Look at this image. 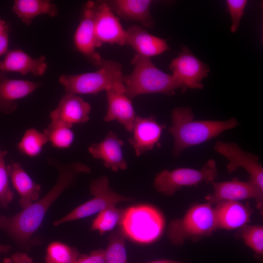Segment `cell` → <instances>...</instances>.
I'll return each instance as SVG.
<instances>
[{
  "label": "cell",
  "instance_id": "cell-1",
  "mask_svg": "<svg viewBox=\"0 0 263 263\" xmlns=\"http://www.w3.org/2000/svg\"><path fill=\"white\" fill-rule=\"evenodd\" d=\"M50 163L58 172L56 181L52 188L19 212L12 216H0V229L8 234L21 248L29 250L35 242L32 239L41 225L49 208L68 188L75 183L79 174L88 173L91 169L79 162L64 164L52 159Z\"/></svg>",
  "mask_w": 263,
  "mask_h": 263
},
{
  "label": "cell",
  "instance_id": "cell-2",
  "mask_svg": "<svg viewBox=\"0 0 263 263\" xmlns=\"http://www.w3.org/2000/svg\"><path fill=\"white\" fill-rule=\"evenodd\" d=\"M188 107H177L171 112V125L169 131L174 139L172 154L177 157L186 149L219 136L238 125L237 119L226 120H194Z\"/></svg>",
  "mask_w": 263,
  "mask_h": 263
},
{
  "label": "cell",
  "instance_id": "cell-3",
  "mask_svg": "<svg viewBox=\"0 0 263 263\" xmlns=\"http://www.w3.org/2000/svg\"><path fill=\"white\" fill-rule=\"evenodd\" d=\"M131 62L133 69L130 74L124 76L123 79L125 94L130 99L148 94L171 95L179 89L183 91L181 83L172 75L160 70L150 58L135 54Z\"/></svg>",
  "mask_w": 263,
  "mask_h": 263
},
{
  "label": "cell",
  "instance_id": "cell-4",
  "mask_svg": "<svg viewBox=\"0 0 263 263\" xmlns=\"http://www.w3.org/2000/svg\"><path fill=\"white\" fill-rule=\"evenodd\" d=\"M119 225L125 237L135 243L149 244L161 237L165 220L155 207L139 205L124 209Z\"/></svg>",
  "mask_w": 263,
  "mask_h": 263
},
{
  "label": "cell",
  "instance_id": "cell-5",
  "mask_svg": "<svg viewBox=\"0 0 263 263\" xmlns=\"http://www.w3.org/2000/svg\"><path fill=\"white\" fill-rule=\"evenodd\" d=\"M216 229L214 207L207 202L192 206L182 217L172 220L167 234L172 244L181 245L187 240L210 236Z\"/></svg>",
  "mask_w": 263,
  "mask_h": 263
},
{
  "label": "cell",
  "instance_id": "cell-6",
  "mask_svg": "<svg viewBox=\"0 0 263 263\" xmlns=\"http://www.w3.org/2000/svg\"><path fill=\"white\" fill-rule=\"evenodd\" d=\"M94 72L77 75H62L58 81L66 93L95 94L119 82H123L124 75L122 65L112 60H104Z\"/></svg>",
  "mask_w": 263,
  "mask_h": 263
},
{
  "label": "cell",
  "instance_id": "cell-7",
  "mask_svg": "<svg viewBox=\"0 0 263 263\" xmlns=\"http://www.w3.org/2000/svg\"><path fill=\"white\" fill-rule=\"evenodd\" d=\"M218 174L216 161L211 159L199 169L186 168L164 169L156 175L153 187L158 192L170 196L183 187L196 186L204 182L211 183Z\"/></svg>",
  "mask_w": 263,
  "mask_h": 263
},
{
  "label": "cell",
  "instance_id": "cell-8",
  "mask_svg": "<svg viewBox=\"0 0 263 263\" xmlns=\"http://www.w3.org/2000/svg\"><path fill=\"white\" fill-rule=\"evenodd\" d=\"M90 192L94 197L81 204L62 218L55 221L57 226L67 222L80 219L99 213L122 202H132L133 198L123 196L112 189L109 180L105 175L93 179L90 185Z\"/></svg>",
  "mask_w": 263,
  "mask_h": 263
},
{
  "label": "cell",
  "instance_id": "cell-9",
  "mask_svg": "<svg viewBox=\"0 0 263 263\" xmlns=\"http://www.w3.org/2000/svg\"><path fill=\"white\" fill-rule=\"evenodd\" d=\"M214 149L228 161L226 168L228 173L241 168L248 173L249 179L263 190V168L257 155L244 150L233 142L217 141Z\"/></svg>",
  "mask_w": 263,
  "mask_h": 263
},
{
  "label": "cell",
  "instance_id": "cell-10",
  "mask_svg": "<svg viewBox=\"0 0 263 263\" xmlns=\"http://www.w3.org/2000/svg\"><path fill=\"white\" fill-rule=\"evenodd\" d=\"M169 68L172 75L182 85L183 92L188 88H203L202 81L210 71L208 66L194 56L187 46H182L181 52L172 60Z\"/></svg>",
  "mask_w": 263,
  "mask_h": 263
},
{
  "label": "cell",
  "instance_id": "cell-11",
  "mask_svg": "<svg viewBox=\"0 0 263 263\" xmlns=\"http://www.w3.org/2000/svg\"><path fill=\"white\" fill-rule=\"evenodd\" d=\"M213 192L206 200L213 204L222 201H238L253 199L259 209L263 207V190L249 179L242 181L237 178L224 182H212Z\"/></svg>",
  "mask_w": 263,
  "mask_h": 263
},
{
  "label": "cell",
  "instance_id": "cell-12",
  "mask_svg": "<svg viewBox=\"0 0 263 263\" xmlns=\"http://www.w3.org/2000/svg\"><path fill=\"white\" fill-rule=\"evenodd\" d=\"M94 26L99 47L103 43L127 45L126 30L105 1L95 2Z\"/></svg>",
  "mask_w": 263,
  "mask_h": 263
},
{
  "label": "cell",
  "instance_id": "cell-13",
  "mask_svg": "<svg viewBox=\"0 0 263 263\" xmlns=\"http://www.w3.org/2000/svg\"><path fill=\"white\" fill-rule=\"evenodd\" d=\"M95 2L89 0L85 4L81 20L74 35V42L76 49L94 64L99 66L104 59L96 51V40L94 17Z\"/></svg>",
  "mask_w": 263,
  "mask_h": 263
},
{
  "label": "cell",
  "instance_id": "cell-14",
  "mask_svg": "<svg viewBox=\"0 0 263 263\" xmlns=\"http://www.w3.org/2000/svg\"><path fill=\"white\" fill-rule=\"evenodd\" d=\"M107 111L103 120L109 122L116 120L122 124L126 130L131 132L136 117L132 99L125 94L123 82H119L106 91Z\"/></svg>",
  "mask_w": 263,
  "mask_h": 263
},
{
  "label": "cell",
  "instance_id": "cell-15",
  "mask_svg": "<svg viewBox=\"0 0 263 263\" xmlns=\"http://www.w3.org/2000/svg\"><path fill=\"white\" fill-rule=\"evenodd\" d=\"M165 128L154 116H136L131 132L132 135L129 139L135 155L138 157L153 150L158 143Z\"/></svg>",
  "mask_w": 263,
  "mask_h": 263
},
{
  "label": "cell",
  "instance_id": "cell-16",
  "mask_svg": "<svg viewBox=\"0 0 263 263\" xmlns=\"http://www.w3.org/2000/svg\"><path fill=\"white\" fill-rule=\"evenodd\" d=\"M91 111L90 104L80 96L66 93L50 116L51 121L61 122L72 128L74 124L87 122Z\"/></svg>",
  "mask_w": 263,
  "mask_h": 263
},
{
  "label": "cell",
  "instance_id": "cell-17",
  "mask_svg": "<svg viewBox=\"0 0 263 263\" xmlns=\"http://www.w3.org/2000/svg\"><path fill=\"white\" fill-rule=\"evenodd\" d=\"M123 145L118 135L110 131L100 142L90 146L88 151L93 158L102 160L106 168L117 171L128 167L122 151Z\"/></svg>",
  "mask_w": 263,
  "mask_h": 263
},
{
  "label": "cell",
  "instance_id": "cell-18",
  "mask_svg": "<svg viewBox=\"0 0 263 263\" xmlns=\"http://www.w3.org/2000/svg\"><path fill=\"white\" fill-rule=\"evenodd\" d=\"M39 85L29 80L8 78L0 71V113L14 112L17 108V101L30 94Z\"/></svg>",
  "mask_w": 263,
  "mask_h": 263
},
{
  "label": "cell",
  "instance_id": "cell-19",
  "mask_svg": "<svg viewBox=\"0 0 263 263\" xmlns=\"http://www.w3.org/2000/svg\"><path fill=\"white\" fill-rule=\"evenodd\" d=\"M48 68L46 57L35 58L20 49L8 50L0 61V71L21 75L31 73L35 76L43 75Z\"/></svg>",
  "mask_w": 263,
  "mask_h": 263
},
{
  "label": "cell",
  "instance_id": "cell-20",
  "mask_svg": "<svg viewBox=\"0 0 263 263\" xmlns=\"http://www.w3.org/2000/svg\"><path fill=\"white\" fill-rule=\"evenodd\" d=\"M214 207L217 228L231 230L241 228L250 221L252 210L238 201H222Z\"/></svg>",
  "mask_w": 263,
  "mask_h": 263
},
{
  "label": "cell",
  "instance_id": "cell-21",
  "mask_svg": "<svg viewBox=\"0 0 263 263\" xmlns=\"http://www.w3.org/2000/svg\"><path fill=\"white\" fill-rule=\"evenodd\" d=\"M126 32L127 45H130L137 55L150 58L169 50L165 39L150 34L140 25H132Z\"/></svg>",
  "mask_w": 263,
  "mask_h": 263
},
{
  "label": "cell",
  "instance_id": "cell-22",
  "mask_svg": "<svg viewBox=\"0 0 263 263\" xmlns=\"http://www.w3.org/2000/svg\"><path fill=\"white\" fill-rule=\"evenodd\" d=\"M114 13L123 19L137 21L150 28L154 24L150 11V0H113L105 1Z\"/></svg>",
  "mask_w": 263,
  "mask_h": 263
},
{
  "label": "cell",
  "instance_id": "cell-23",
  "mask_svg": "<svg viewBox=\"0 0 263 263\" xmlns=\"http://www.w3.org/2000/svg\"><path fill=\"white\" fill-rule=\"evenodd\" d=\"M7 169L14 187L19 195V204L22 209L39 199L41 186L31 179L19 163L12 162Z\"/></svg>",
  "mask_w": 263,
  "mask_h": 263
},
{
  "label": "cell",
  "instance_id": "cell-24",
  "mask_svg": "<svg viewBox=\"0 0 263 263\" xmlns=\"http://www.w3.org/2000/svg\"><path fill=\"white\" fill-rule=\"evenodd\" d=\"M12 11L26 25H30L38 16L47 15L55 17L58 12L57 6L48 0H16Z\"/></svg>",
  "mask_w": 263,
  "mask_h": 263
},
{
  "label": "cell",
  "instance_id": "cell-25",
  "mask_svg": "<svg viewBox=\"0 0 263 263\" xmlns=\"http://www.w3.org/2000/svg\"><path fill=\"white\" fill-rule=\"evenodd\" d=\"M71 127L61 122L51 121L43 133L54 147L67 149L72 144L74 133Z\"/></svg>",
  "mask_w": 263,
  "mask_h": 263
},
{
  "label": "cell",
  "instance_id": "cell-26",
  "mask_svg": "<svg viewBox=\"0 0 263 263\" xmlns=\"http://www.w3.org/2000/svg\"><path fill=\"white\" fill-rule=\"evenodd\" d=\"M125 237L120 228L109 236L108 245L104 250L106 263H128Z\"/></svg>",
  "mask_w": 263,
  "mask_h": 263
},
{
  "label": "cell",
  "instance_id": "cell-27",
  "mask_svg": "<svg viewBox=\"0 0 263 263\" xmlns=\"http://www.w3.org/2000/svg\"><path fill=\"white\" fill-rule=\"evenodd\" d=\"M80 253L77 250L60 242H53L47 246L46 263H75Z\"/></svg>",
  "mask_w": 263,
  "mask_h": 263
},
{
  "label": "cell",
  "instance_id": "cell-28",
  "mask_svg": "<svg viewBox=\"0 0 263 263\" xmlns=\"http://www.w3.org/2000/svg\"><path fill=\"white\" fill-rule=\"evenodd\" d=\"M48 139L43 132L35 128L26 130L18 144L19 149L23 154L35 157L38 155Z\"/></svg>",
  "mask_w": 263,
  "mask_h": 263
},
{
  "label": "cell",
  "instance_id": "cell-29",
  "mask_svg": "<svg viewBox=\"0 0 263 263\" xmlns=\"http://www.w3.org/2000/svg\"><path fill=\"white\" fill-rule=\"evenodd\" d=\"M124 209L113 206L98 213L91 225L92 230H97L100 235L113 229L119 225Z\"/></svg>",
  "mask_w": 263,
  "mask_h": 263
},
{
  "label": "cell",
  "instance_id": "cell-30",
  "mask_svg": "<svg viewBox=\"0 0 263 263\" xmlns=\"http://www.w3.org/2000/svg\"><path fill=\"white\" fill-rule=\"evenodd\" d=\"M241 237L244 244L256 254H263V226L246 225L242 227Z\"/></svg>",
  "mask_w": 263,
  "mask_h": 263
},
{
  "label": "cell",
  "instance_id": "cell-31",
  "mask_svg": "<svg viewBox=\"0 0 263 263\" xmlns=\"http://www.w3.org/2000/svg\"><path fill=\"white\" fill-rule=\"evenodd\" d=\"M6 151L0 147V205L7 208L14 198V193L9 185L8 173L4 157Z\"/></svg>",
  "mask_w": 263,
  "mask_h": 263
},
{
  "label": "cell",
  "instance_id": "cell-32",
  "mask_svg": "<svg viewBox=\"0 0 263 263\" xmlns=\"http://www.w3.org/2000/svg\"><path fill=\"white\" fill-rule=\"evenodd\" d=\"M247 1L246 0H227L226 1L232 19V25L230 28V31L232 33H235L238 29Z\"/></svg>",
  "mask_w": 263,
  "mask_h": 263
},
{
  "label": "cell",
  "instance_id": "cell-33",
  "mask_svg": "<svg viewBox=\"0 0 263 263\" xmlns=\"http://www.w3.org/2000/svg\"><path fill=\"white\" fill-rule=\"evenodd\" d=\"M75 263H106L104 250H94L89 254H80Z\"/></svg>",
  "mask_w": 263,
  "mask_h": 263
},
{
  "label": "cell",
  "instance_id": "cell-34",
  "mask_svg": "<svg viewBox=\"0 0 263 263\" xmlns=\"http://www.w3.org/2000/svg\"><path fill=\"white\" fill-rule=\"evenodd\" d=\"M4 263H34L32 259L26 253L24 252H17L13 254L11 258H6L3 261Z\"/></svg>",
  "mask_w": 263,
  "mask_h": 263
},
{
  "label": "cell",
  "instance_id": "cell-35",
  "mask_svg": "<svg viewBox=\"0 0 263 263\" xmlns=\"http://www.w3.org/2000/svg\"><path fill=\"white\" fill-rule=\"evenodd\" d=\"M8 29L0 33V56L5 55L8 51Z\"/></svg>",
  "mask_w": 263,
  "mask_h": 263
},
{
  "label": "cell",
  "instance_id": "cell-36",
  "mask_svg": "<svg viewBox=\"0 0 263 263\" xmlns=\"http://www.w3.org/2000/svg\"><path fill=\"white\" fill-rule=\"evenodd\" d=\"M11 249L10 246L0 244V255L8 252Z\"/></svg>",
  "mask_w": 263,
  "mask_h": 263
},
{
  "label": "cell",
  "instance_id": "cell-37",
  "mask_svg": "<svg viewBox=\"0 0 263 263\" xmlns=\"http://www.w3.org/2000/svg\"><path fill=\"white\" fill-rule=\"evenodd\" d=\"M146 263H182L180 262L169 260H159Z\"/></svg>",
  "mask_w": 263,
  "mask_h": 263
},
{
  "label": "cell",
  "instance_id": "cell-38",
  "mask_svg": "<svg viewBox=\"0 0 263 263\" xmlns=\"http://www.w3.org/2000/svg\"><path fill=\"white\" fill-rule=\"evenodd\" d=\"M8 29L5 22L0 19V33Z\"/></svg>",
  "mask_w": 263,
  "mask_h": 263
},
{
  "label": "cell",
  "instance_id": "cell-39",
  "mask_svg": "<svg viewBox=\"0 0 263 263\" xmlns=\"http://www.w3.org/2000/svg\"></svg>",
  "mask_w": 263,
  "mask_h": 263
}]
</instances>
